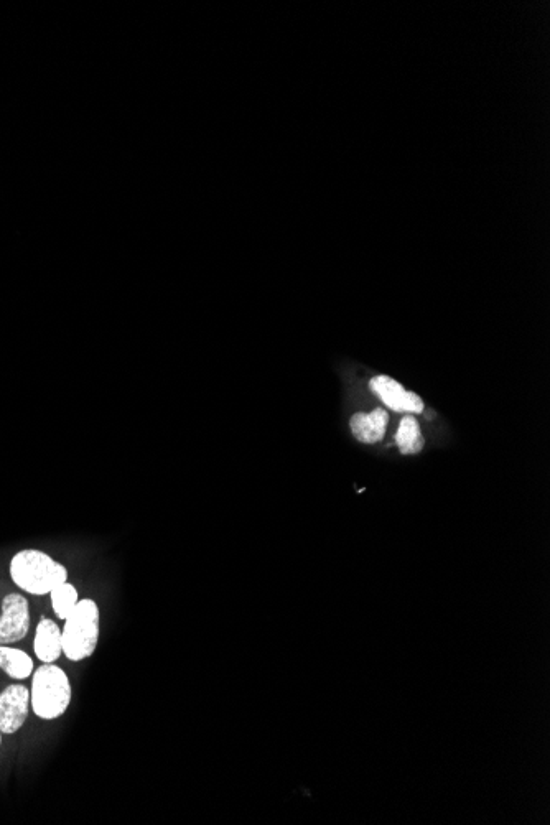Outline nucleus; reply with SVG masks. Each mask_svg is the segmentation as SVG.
I'll return each instance as SVG.
<instances>
[{"instance_id": "0eeeda50", "label": "nucleus", "mask_w": 550, "mask_h": 825, "mask_svg": "<svg viewBox=\"0 0 550 825\" xmlns=\"http://www.w3.org/2000/svg\"><path fill=\"white\" fill-rule=\"evenodd\" d=\"M33 649L43 664H53L58 661L63 654V639H61V630L55 621L48 620V618L40 620L37 631H35Z\"/></svg>"}, {"instance_id": "423d86ee", "label": "nucleus", "mask_w": 550, "mask_h": 825, "mask_svg": "<svg viewBox=\"0 0 550 825\" xmlns=\"http://www.w3.org/2000/svg\"><path fill=\"white\" fill-rule=\"evenodd\" d=\"M369 389L386 404L389 409L407 414H420L424 411V402L414 392H409L389 376H376L371 379Z\"/></svg>"}, {"instance_id": "6e6552de", "label": "nucleus", "mask_w": 550, "mask_h": 825, "mask_svg": "<svg viewBox=\"0 0 550 825\" xmlns=\"http://www.w3.org/2000/svg\"><path fill=\"white\" fill-rule=\"evenodd\" d=\"M387 422H389V414L384 409H376L371 414L358 412L351 417V432L359 442L376 443L384 439Z\"/></svg>"}, {"instance_id": "39448f33", "label": "nucleus", "mask_w": 550, "mask_h": 825, "mask_svg": "<svg viewBox=\"0 0 550 825\" xmlns=\"http://www.w3.org/2000/svg\"><path fill=\"white\" fill-rule=\"evenodd\" d=\"M30 709V690L14 684L0 694V732L14 735L24 727Z\"/></svg>"}, {"instance_id": "9d476101", "label": "nucleus", "mask_w": 550, "mask_h": 825, "mask_svg": "<svg viewBox=\"0 0 550 825\" xmlns=\"http://www.w3.org/2000/svg\"><path fill=\"white\" fill-rule=\"evenodd\" d=\"M394 440L402 455H415L424 448V437L420 434L419 424L412 415H406L401 420Z\"/></svg>"}, {"instance_id": "9b49d317", "label": "nucleus", "mask_w": 550, "mask_h": 825, "mask_svg": "<svg viewBox=\"0 0 550 825\" xmlns=\"http://www.w3.org/2000/svg\"><path fill=\"white\" fill-rule=\"evenodd\" d=\"M50 597H52V606L55 615L63 621L70 616L71 611L75 610V606L80 602L78 590H76L75 585H71V583L68 582L58 585V587L50 593Z\"/></svg>"}, {"instance_id": "20e7f679", "label": "nucleus", "mask_w": 550, "mask_h": 825, "mask_svg": "<svg viewBox=\"0 0 550 825\" xmlns=\"http://www.w3.org/2000/svg\"><path fill=\"white\" fill-rule=\"evenodd\" d=\"M30 630V606L20 593H10L2 602L0 646L19 643Z\"/></svg>"}, {"instance_id": "f03ea898", "label": "nucleus", "mask_w": 550, "mask_h": 825, "mask_svg": "<svg viewBox=\"0 0 550 825\" xmlns=\"http://www.w3.org/2000/svg\"><path fill=\"white\" fill-rule=\"evenodd\" d=\"M71 704V684L66 672L55 664H43L33 672L30 705L42 720H56Z\"/></svg>"}, {"instance_id": "f8f14e48", "label": "nucleus", "mask_w": 550, "mask_h": 825, "mask_svg": "<svg viewBox=\"0 0 550 825\" xmlns=\"http://www.w3.org/2000/svg\"><path fill=\"white\" fill-rule=\"evenodd\" d=\"M0 743H2V732H0Z\"/></svg>"}, {"instance_id": "1a4fd4ad", "label": "nucleus", "mask_w": 550, "mask_h": 825, "mask_svg": "<svg viewBox=\"0 0 550 825\" xmlns=\"http://www.w3.org/2000/svg\"><path fill=\"white\" fill-rule=\"evenodd\" d=\"M0 669L17 681H24L33 674V661L22 649L0 646Z\"/></svg>"}, {"instance_id": "7ed1b4c3", "label": "nucleus", "mask_w": 550, "mask_h": 825, "mask_svg": "<svg viewBox=\"0 0 550 825\" xmlns=\"http://www.w3.org/2000/svg\"><path fill=\"white\" fill-rule=\"evenodd\" d=\"M63 654L73 662L91 658L99 639V608L91 598L80 600L61 631Z\"/></svg>"}, {"instance_id": "f257e3e1", "label": "nucleus", "mask_w": 550, "mask_h": 825, "mask_svg": "<svg viewBox=\"0 0 550 825\" xmlns=\"http://www.w3.org/2000/svg\"><path fill=\"white\" fill-rule=\"evenodd\" d=\"M10 578L20 590L42 597L68 582V570L42 550L27 549L10 560Z\"/></svg>"}]
</instances>
